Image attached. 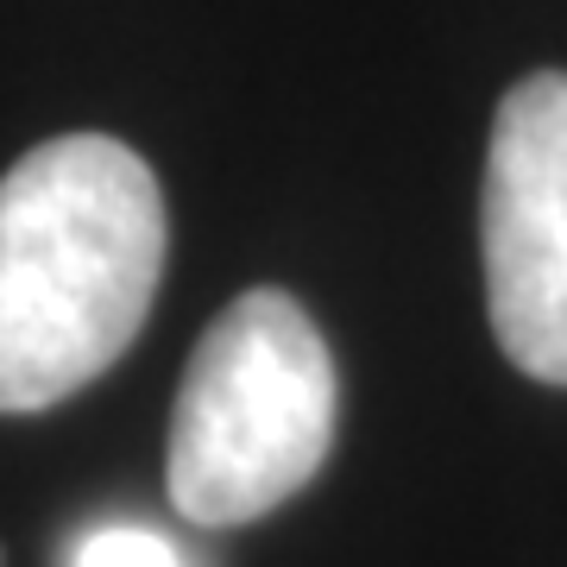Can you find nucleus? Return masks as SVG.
Masks as SVG:
<instances>
[{"instance_id":"20e7f679","label":"nucleus","mask_w":567,"mask_h":567,"mask_svg":"<svg viewBox=\"0 0 567 567\" xmlns=\"http://www.w3.org/2000/svg\"><path fill=\"white\" fill-rule=\"evenodd\" d=\"M70 567H183V555L145 524H95L76 536Z\"/></svg>"},{"instance_id":"f03ea898","label":"nucleus","mask_w":567,"mask_h":567,"mask_svg":"<svg viewBox=\"0 0 567 567\" xmlns=\"http://www.w3.org/2000/svg\"><path fill=\"white\" fill-rule=\"evenodd\" d=\"M334 360L309 309L246 290L208 322L171 410L164 486L189 524H252L322 473L334 447Z\"/></svg>"},{"instance_id":"f257e3e1","label":"nucleus","mask_w":567,"mask_h":567,"mask_svg":"<svg viewBox=\"0 0 567 567\" xmlns=\"http://www.w3.org/2000/svg\"><path fill=\"white\" fill-rule=\"evenodd\" d=\"M164 271L152 164L107 133L32 145L0 177V416L102 379L145 328Z\"/></svg>"},{"instance_id":"7ed1b4c3","label":"nucleus","mask_w":567,"mask_h":567,"mask_svg":"<svg viewBox=\"0 0 567 567\" xmlns=\"http://www.w3.org/2000/svg\"><path fill=\"white\" fill-rule=\"evenodd\" d=\"M480 246L498 347L517 372L567 385V70H536L498 102Z\"/></svg>"}]
</instances>
